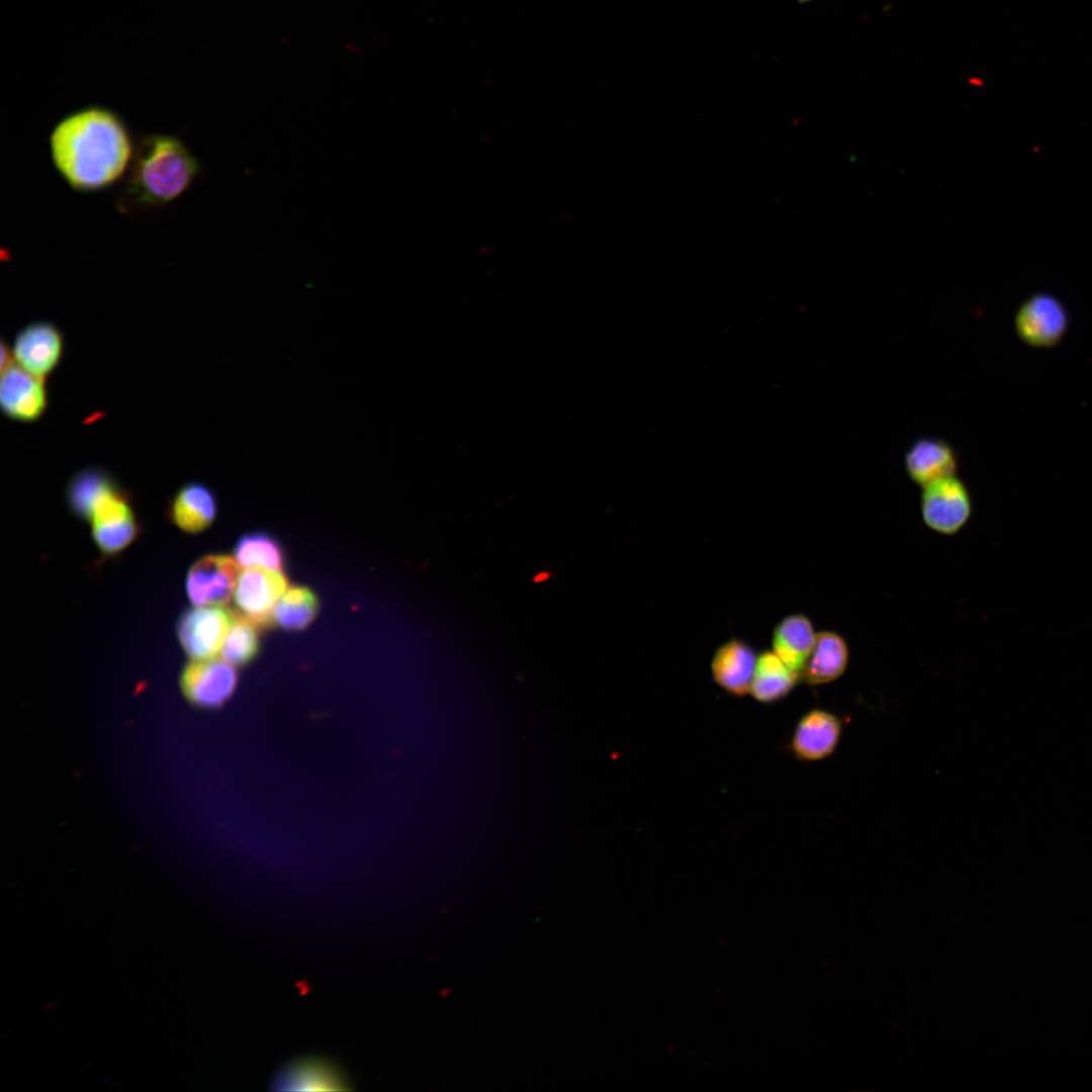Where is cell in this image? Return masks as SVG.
Here are the masks:
<instances>
[{"label": "cell", "instance_id": "1", "mask_svg": "<svg viewBox=\"0 0 1092 1092\" xmlns=\"http://www.w3.org/2000/svg\"><path fill=\"white\" fill-rule=\"evenodd\" d=\"M133 152L125 123L105 107L90 106L70 113L50 134L56 170L71 188L81 192L113 185L127 169Z\"/></svg>", "mask_w": 1092, "mask_h": 1092}, {"label": "cell", "instance_id": "2", "mask_svg": "<svg viewBox=\"0 0 1092 1092\" xmlns=\"http://www.w3.org/2000/svg\"><path fill=\"white\" fill-rule=\"evenodd\" d=\"M198 172L197 160L179 138L147 135L133 152L126 193L144 205H164L181 196Z\"/></svg>", "mask_w": 1092, "mask_h": 1092}, {"label": "cell", "instance_id": "3", "mask_svg": "<svg viewBox=\"0 0 1092 1092\" xmlns=\"http://www.w3.org/2000/svg\"><path fill=\"white\" fill-rule=\"evenodd\" d=\"M922 488L921 515L924 524L942 535L958 533L972 514L971 496L964 482L950 475Z\"/></svg>", "mask_w": 1092, "mask_h": 1092}, {"label": "cell", "instance_id": "4", "mask_svg": "<svg viewBox=\"0 0 1092 1092\" xmlns=\"http://www.w3.org/2000/svg\"><path fill=\"white\" fill-rule=\"evenodd\" d=\"M231 610L196 606L179 618L177 634L182 648L192 659H208L220 650L234 620Z\"/></svg>", "mask_w": 1092, "mask_h": 1092}, {"label": "cell", "instance_id": "5", "mask_svg": "<svg viewBox=\"0 0 1092 1092\" xmlns=\"http://www.w3.org/2000/svg\"><path fill=\"white\" fill-rule=\"evenodd\" d=\"M11 350L14 363L32 375L46 379L62 361L65 339L55 324L36 321L18 331Z\"/></svg>", "mask_w": 1092, "mask_h": 1092}, {"label": "cell", "instance_id": "6", "mask_svg": "<svg viewBox=\"0 0 1092 1092\" xmlns=\"http://www.w3.org/2000/svg\"><path fill=\"white\" fill-rule=\"evenodd\" d=\"M287 587L288 579L282 571L247 567L240 572L234 593L238 613L259 628L269 627L273 624V609Z\"/></svg>", "mask_w": 1092, "mask_h": 1092}, {"label": "cell", "instance_id": "7", "mask_svg": "<svg viewBox=\"0 0 1092 1092\" xmlns=\"http://www.w3.org/2000/svg\"><path fill=\"white\" fill-rule=\"evenodd\" d=\"M239 563L225 554H209L188 570L186 590L195 606L226 605L238 582Z\"/></svg>", "mask_w": 1092, "mask_h": 1092}, {"label": "cell", "instance_id": "8", "mask_svg": "<svg viewBox=\"0 0 1092 1092\" xmlns=\"http://www.w3.org/2000/svg\"><path fill=\"white\" fill-rule=\"evenodd\" d=\"M0 405L11 421L30 424L40 420L49 406L44 379L11 364L1 371Z\"/></svg>", "mask_w": 1092, "mask_h": 1092}, {"label": "cell", "instance_id": "9", "mask_svg": "<svg viewBox=\"0 0 1092 1092\" xmlns=\"http://www.w3.org/2000/svg\"><path fill=\"white\" fill-rule=\"evenodd\" d=\"M1068 324L1066 308L1049 293L1030 296L1015 315V330L1019 339L1036 348L1056 345L1065 335Z\"/></svg>", "mask_w": 1092, "mask_h": 1092}, {"label": "cell", "instance_id": "10", "mask_svg": "<svg viewBox=\"0 0 1092 1092\" xmlns=\"http://www.w3.org/2000/svg\"><path fill=\"white\" fill-rule=\"evenodd\" d=\"M238 674L233 664L223 659H193L181 674V688L186 698L200 707L213 708L223 704L234 693Z\"/></svg>", "mask_w": 1092, "mask_h": 1092}, {"label": "cell", "instance_id": "11", "mask_svg": "<svg viewBox=\"0 0 1092 1092\" xmlns=\"http://www.w3.org/2000/svg\"><path fill=\"white\" fill-rule=\"evenodd\" d=\"M905 469L913 482L925 486L937 479L953 475L958 467L954 449L936 437L915 440L904 456Z\"/></svg>", "mask_w": 1092, "mask_h": 1092}, {"label": "cell", "instance_id": "12", "mask_svg": "<svg viewBox=\"0 0 1092 1092\" xmlns=\"http://www.w3.org/2000/svg\"><path fill=\"white\" fill-rule=\"evenodd\" d=\"M841 735L839 719L824 710L815 709L804 715L792 738L795 755L802 760H820L830 755Z\"/></svg>", "mask_w": 1092, "mask_h": 1092}, {"label": "cell", "instance_id": "13", "mask_svg": "<svg viewBox=\"0 0 1092 1092\" xmlns=\"http://www.w3.org/2000/svg\"><path fill=\"white\" fill-rule=\"evenodd\" d=\"M756 658L753 649L745 642L738 639L727 641L713 656V678L729 694L743 697L750 693Z\"/></svg>", "mask_w": 1092, "mask_h": 1092}, {"label": "cell", "instance_id": "14", "mask_svg": "<svg viewBox=\"0 0 1092 1092\" xmlns=\"http://www.w3.org/2000/svg\"><path fill=\"white\" fill-rule=\"evenodd\" d=\"M217 504L211 489L201 482L181 486L169 506L171 522L186 533L196 534L207 529L216 516Z\"/></svg>", "mask_w": 1092, "mask_h": 1092}, {"label": "cell", "instance_id": "15", "mask_svg": "<svg viewBox=\"0 0 1092 1092\" xmlns=\"http://www.w3.org/2000/svg\"><path fill=\"white\" fill-rule=\"evenodd\" d=\"M347 1081L332 1063L316 1059H300L285 1065L273 1079L275 1090L313 1091L346 1090Z\"/></svg>", "mask_w": 1092, "mask_h": 1092}, {"label": "cell", "instance_id": "16", "mask_svg": "<svg viewBox=\"0 0 1092 1092\" xmlns=\"http://www.w3.org/2000/svg\"><path fill=\"white\" fill-rule=\"evenodd\" d=\"M848 657V647L842 636L832 631L818 632L800 678L810 685L833 681L845 671Z\"/></svg>", "mask_w": 1092, "mask_h": 1092}, {"label": "cell", "instance_id": "17", "mask_svg": "<svg viewBox=\"0 0 1092 1092\" xmlns=\"http://www.w3.org/2000/svg\"><path fill=\"white\" fill-rule=\"evenodd\" d=\"M816 633L802 614L785 617L772 633V651L795 673L800 672L813 647Z\"/></svg>", "mask_w": 1092, "mask_h": 1092}, {"label": "cell", "instance_id": "18", "mask_svg": "<svg viewBox=\"0 0 1092 1092\" xmlns=\"http://www.w3.org/2000/svg\"><path fill=\"white\" fill-rule=\"evenodd\" d=\"M799 678L772 650H765L756 658L749 694L758 702L771 703L787 696Z\"/></svg>", "mask_w": 1092, "mask_h": 1092}, {"label": "cell", "instance_id": "19", "mask_svg": "<svg viewBox=\"0 0 1092 1092\" xmlns=\"http://www.w3.org/2000/svg\"><path fill=\"white\" fill-rule=\"evenodd\" d=\"M318 610L316 595L306 586H292L286 589L276 603L272 621L288 631L306 628L315 618Z\"/></svg>", "mask_w": 1092, "mask_h": 1092}, {"label": "cell", "instance_id": "20", "mask_svg": "<svg viewBox=\"0 0 1092 1092\" xmlns=\"http://www.w3.org/2000/svg\"><path fill=\"white\" fill-rule=\"evenodd\" d=\"M239 565L264 567L282 571L284 553L280 543L270 534L255 532L242 536L234 549Z\"/></svg>", "mask_w": 1092, "mask_h": 1092}, {"label": "cell", "instance_id": "21", "mask_svg": "<svg viewBox=\"0 0 1092 1092\" xmlns=\"http://www.w3.org/2000/svg\"><path fill=\"white\" fill-rule=\"evenodd\" d=\"M104 469L87 467L76 472L68 482L66 498L71 511L82 520L89 521L92 505L111 480Z\"/></svg>", "mask_w": 1092, "mask_h": 1092}, {"label": "cell", "instance_id": "22", "mask_svg": "<svg viewBox=\"0 0 1092 1092\" xmlns=\"http://www.w3.org/2000/svg\"><path fill=\"white\" fill-rule=\"evenodd\" d=\"M259 627L243 615L236 613L220 648L221 658L240 666L249 663L260 647Z\"/></svg>", "mask_w": 1092, "mask_h": 1092}, {"label": "cell", "instance_id": "23", "mask_svg": "<svg viewBox=\"0 0 1092 1092\" xmlns=\"http://www.w3.org/2000/svg\"><path fill=\"white\" fill-rule=\"evenodd\" d=\"M140 526L135 517L110 525H92V536L103 556L111 557L128 547L138 537Z\"/></svg>", "mask_w": 1092, "mask_h": 1092}, {"label": "cell", "instance_id": "24", "mask_svg": "<svg viewBox=\"0 0 1092 1092\" xmlns=\"http://www.w3.org/2000/svg\"><path fill=\"white\" fill-rule=\"evenodd\" d=\"M0 369L1 371L14 363L12 350L2 339L0 346Z\"/></svg>", "mask_w": 1092, "mask_h": 1092}]
</instances>
